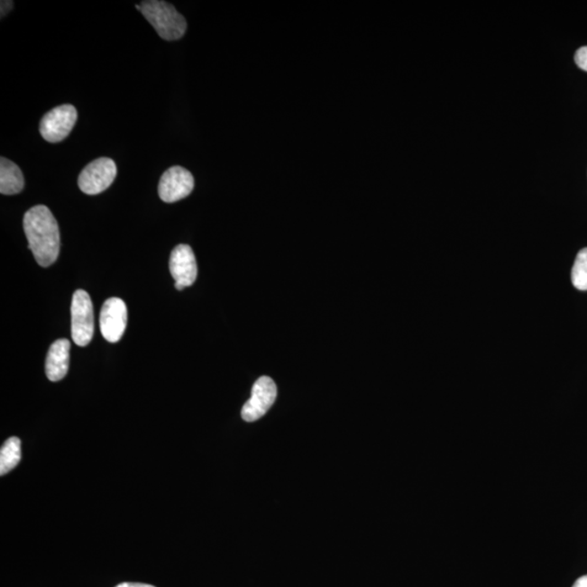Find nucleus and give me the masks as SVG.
<instances>
[{
	"label": "nucleus",
	"instance_id": "1",
	"mask_svg": "<svg viewBox=\"0 0 587 587\" xmlns=\"http://www.w3.org/2000/svg\"><path fill=\"white\" fill-rule=\"evenodd\" d=\"M23 227L29 247L41 267H50L60 252V232L49 207L37 205L26 211Z\"/></svg>",
	"mask_w": 587,
	"mask_h": 587
},
{
	"label": "nucleus",
	"instance_id": "2",
	"mask_svg": "<svg viewBox=\"0 0 587 587\" xmlns=\"http://www.w3.org/2000/svg\"><path fill=\"white\" fill-rule=\"evenodd\" d=\"M135 7L140 10L162 40L177 41L187 32V20L171 4L161 0H146L136 5Z\"/></svg>",
	"mask_w": 587,
	"mask_h": 587
},
{
	"label": "nucleus",
	"instance_id": "3",
	"mask_svg": "<svg viewBox=\"0 0 587 587\" xmlns=\"http://www.w3.org/2000/svg\"><path fill=\"white\" fill-rule=\"evenodd\" d=\"M71 335L78 346L86 347L94 335V309L89 295L83 289L73 294L71 304Z\"/></svg>",
	"mask_w": 587,
	"mask_h": 587
},
{
	"label": "nucleus",
	"instance_id": "4",
	"mask_svg": "<svg viewBox=\"0 0 587 587\" xmlns=\"http://www.w3.org/2000/svg\"><path fill=\"white\" fill-rule=\"evenodd\" d=\"M78 120V111L72 105H62L47 113L40 124L41 135L50 142H60L71 133Z\"/></svg>",
	"mask_w": 587,
	"mask_h": 587
},
{
	"label": "nucleus",
	"instance_id": "5",
	"mask_svg": "<svg viewBox=\"0 0 587 587\" xmlns=\"http://www.w3.org/2000/svg\"><path fill=\"white\" fill-rule=\"evenodd\" d=\"M116 172L118 170L113 160L99 158L83 169L78 177V188L87 195L103 193L115 181Z\"/></svg>",
	"mask_w": 587,
	"mask_h": 587
},
{
	"label": "nucleus",
	"instance_id": "6",
	"mask_svg": "<svg viewBox=\"0 0 587 587\" xmlns=\"http://www.w3.org/2000/svg\"><path fill=\"white\" fill-rule=\"evenodd\" d=\"M278 396L276 383L271 378H259L252 386L251 399L243 407L242 417L246 422L261 419L271 408Z\"/></svg>",
	"mask_w": 587,
	"mask_h": 587
},
{
	"label": "nucleus",
	"instance_id": "7",
	"mask_svg": "<svg viewBox=\"0 0 587 587\" xmlns=\"http://www.w3.org/2000/svg\"><path fill=\"white\" fill-rule=\"evenodd\" d=\"M99 325L105 341L119 342L128 325V308L124 301L116 298L105 300L100 312Z\"/></svg>",
	"mask_w": 587,
	"mask_h": 587
},
{
	"label": "nucleus",
	"instance_id": "8",
	"mask_svg": "<svg viewBox=\"0 0 587 587\" xmlns=\"http://www.w3.org/2000/svg\"><path fill=\"white\" fill-rule=\"evenodd\" d=\"M194 177L187 169L172 167L162 174L158 187L160 197L165 203H176L193 192Z\"/></svg>",
	"mask_w": 587,
	"mask_h": 587
},
{
	"label": "nucleus",
	"instance_id": "9",
	"mask_svg": "<svg viewBox=\"0 0 587 587\" xmlns=\"http://www.w3.org/2000/svg\"><path fill=\"white\" fill-rule=\"evenodd\" d=\"M169 267H170L171 276L176 281L178 290L192 287L197 279V262H196L192 248L188 245L181 244L174 248Z\"/></svg>",
	"mask_w": 587,
	"mask_h": 587
},
{
	"label": "nucleus",
	"instance_id": "10",
	"mask_svg": "<svg viewBox=\"0 0 587 587\" xmlns=\"http://www.w3.org/2000/svg\"><path fill=\"white\" fill-rule=\"evenodd\" d=\"M70 347L71 344L66 338H60L50 346L46 358V375L51 382L66 377L70 363Z\"/></svg>",
	"mask_w": 587,
	"mask_h": 587
},
{
	"label": "nucleus",
	"instance_id": "11",
	"mask_svg": "<svg viewBox=\"0 0 587 587\" xmlns=\"http://www.w3.org/2000/svg\"><path fill=\"white\" fill-rule=\"evenodd\" d=\"M24 178L23 171L7 158L0 160V193L3 195H15L23 192Z\"/></svg>",
	"mask_w": 587,
	"mask_h": 587
},
{
	"label": "nucleus",
	"instance_id": "12",
	"mask_svg": "<svg viewBox=\"0 0 587 587\" xmlns=\"http://www.w3.org/2000/svg\"><path fill=\"white\" fill-rule=\"evenodd\" d=\"M21 460V441L18 437H10L4 443L0 451V474L12 472Z\"/></svg>",
	"mask_w": 587,
	"mask_h": 587
},
{
	"label": "nucleus",
	"instance_id": "13",
	"mask_svg": "<svg viewBox=\"0 0 587 587\" xmlns=\"http://www.w3.org/2000/svg\"><path fill=\"white\" fill-rule=\"evenodd\" d=\"M571 279L576 289L587 290V248H583L576 256Z\"/></svg>",
	"mask_w": 587,
	"mask_h": 587
},
{
	"label": "nucleus",
	"instance_id": "14",
	"mask_svg": "<svg viewBox=\"0 0 587 587\" xmlns=\"http://www.w3.org/2000/svg\"><path fill=\"white\" fill-rule=\"evenodd\" d=\"M574 60L576 65H578L582 70L587 72V46L581 47V49L575 52Z\"/></svg>",
	"mask_w": 587,
	"mask_h": 587
},
{
	"label": "nucleus",
	"instance_id": "15",
	"mask_svg": "<svg viewBox=\"0 0 587 587\" xmlns=\"http://www.w3.org/2000/svg\"><path fill=\"white\" fill-rule=\"evenodd\" d=\"M2 18L6 17L10 10L14 8V3L8 2V0H3L2 2Z\"/></svg>",
	"mask_w": 587,
	"mask_h": 587
},
{
	"label": "nucleus",
	"instance_id": "16",
	"mask_svg": "<svg viewBox=\"0 0 587 587\" xmlns=\"http://www.w3.org/2000/svg\"><path fill=\"white\" fill-rule=\"evenodd\" d=\"M115 587H155V586L150 584H144V583H131V582H124V583H121Z\"/></svg>",
	"mask_w": 587,
	"mask_h": 587
},
{
	"label": "nucleus",
	"instance_id": "17",
	"mask_svg": "<svg viewBox=\"0 0 587 587\" xmlns=\"http://www.w3.org/2000/svg\"><path fill=\"white\" fill-rule=\"evenodd\" d=\"M573 587H587V575L581 576L576 580Z\"/></svg>",
	"mask_w": 587,
	"mask_h": 587
}]
</instances>
